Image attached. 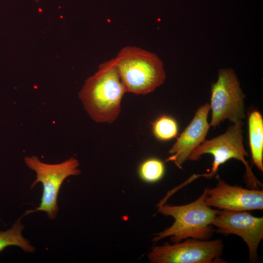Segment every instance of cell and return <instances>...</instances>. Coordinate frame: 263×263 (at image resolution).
<instances>
[{
	"instance_id": "8992f818",
	"label": "cell",
	"mask_w": 263,
	"mask_h": 263,
	"mask_svg": "<svg viewBox=\"0 0 263 263\" xmlns=\"http://www.w3.org/2000/svg\"><path fill=\"white\" fill-rule=\"evenodd\" d=\"M223 248L220 239L189 238L183 242L154 246L148 257L152 263H225L221 258Z\"/></svg>"
},
{
	"instance_id": "8fae6325",
	"label": "cell",
	"mask_w": 263,
	"mask_h": 263,
	"mask_svg": "<svg viewBox=\"0 0 263 263\" xmlns=\"http://www.w3.org/2000/svg\"><path fill=\"white\" fill-rule=\"evenodd\" d=\"M249 147L253 164L263 171V119L258 110L250 113L248 118Z\"/></svg>"
},
{
	"instance_id": "5b68a950",
	"label": "cell",
	"mask_w": 263,
	"mask_h": 263,
	"mask_svg": "<svg viewBox=\"0 0 263 263\" xmlns=\"http://www.w3.org/2000/svg\"><path fill=\"white\" fill-rule=\"evenodd\" d=\"M24 162L29 169L36 173V179L31 188L40 182L43 186L42 196L38 207L34 210H28L26 214L35 211H44L48 218L54 219L58 210L57 197L61 186L67 177L77 176L81 173L78 168L79 162L74 157L56 164L43 163L36 156H26Z\"/></svg>"
},
{
	"instance_id": "52a82bcc",
	"label": "cell",
	"mask_w": 263,
	"mask_h": 263,
	"mask_svg": "<svg viewBox=\"0 0 263 263\" xmlns=\"http://www.w3.org/2000/svg\"><path fill=\"white\" fill-rule=\"evenodd\" d=\"M244 97L234 71L219 70L217 80L211 86L210 127L215 128L226 119L233 123L242 121L244 117Z\"/></svg>"
},
{
	"instance_id": "9c48e42d",
	"label": "cell",
	"mask_w": 263,
	"mask_h": 263,
	"mask_svg": "<svg viewBox=\"0 0 263 263\" xmlns=\"http://www.w3.org/2000/svg\"><path fill=\"white\" fill-rule=\"evenodd\" d=\"M217 184L207 188L205 202L209 207L229 211L263 209V191L231 186L217 175Z\"/></svg>"
},
{
	"instance_id": "6da1fadb",
	"label": "cell",
	"mask_w": 263,
	"mask_h": 263,
	"mask_svg": "<svg viewBox=\"0 0 263 263\" xmlns=\"http://www.w3.org/2000/svg\"><path fill=\"white\" fill-rule=\"evenodd\" d=\"M126 93L113 58L99 65L97 71L85 81L78 96L93 120L111 124L119 115Z\"/></svg>"
},
{
	"instance_id": "5bb4252c",
	"label": "cell",
	"mask_w": 263,
	"mask_h": 263,
	"mask_svg": "<svg viewBox=\"0 0 263 263\" xmlns=\"http://www.w3.org/2000/svg\"><path fill=\"white\" fill-rule=\"evenodd\" d=\"M165 173L163 162L156 158L145 160L140 165L138 174L140 178L147 183H152L159 181Z\"/></svg>"
},
{
	"instance_id": "30bf717a",
	"label": "cell",
	"mask_w": 263,
	"mask_h": 263,
	"mask_svg": "<svg viewBox=\"0 0 263 263\" xmlns=\"http://www.w3.org/2000/svg\"><path fill=\"white\" fill-rule=\"evenodd\" d=\"M210 110L208 103L198 109L190 123L169 150L171 155L166 162H172L178 168H182L192 151L205 140L210 128L207 122Z\"/></svg>"
},
{
	"instance_id": "7a4b0ae2",
	"label": "cell",
	"mask_w": 263,
	"mask_h": 263,
	"mask_svg": "<svg viewBox=\"0 0 263 263\" xmlns=\"http://www.w3.org/2000/svg\"><path fill=\"white\" fill-rule=\"evenodd\" d=\"M207 188L195 201L181 206L165 204L157 207L161 214L171 216L173 224L165 230L154 234L152 241L157 242L169 237L173 243L189 238L208 240L214 230L212 222L219 210H214L205 202Z\"/></svg>"
},
{
	"instance_id": "277c9868",
	"label": "cell",
	"mask_w": 263,
	"mask_h": 263,
	"mask_svg": "<svg viewBox=\"0 0 263 263\" xmlns=\"http://www.w3.org/2000/svg\"><path fill=\"white\" fill-rule=\"evenodd\" d=\"M243 125L242 121L233 123L224 133L210 140L205 139L190 154L188 160L197 161L204 154H211L213 161L210 172L193 175L184 183L174 188V190L178 191L200 177L213 178L216 175L219 167L232 158L244 164L245 167L244 179L248 187L252 189H259L258 187H262L263 184L252 172L245 160V157L248 154L244 150L243 142Z\"/></svg>"
},
{
	"instance_id": "ba28073f",
	"label": "cell",
	"mask_w": 263,
	"mask_h": 263,
	"mask_svg": "<svg viewBox=\"0 0 263 263\" xmlns=\"http://www.w3.org/2000/svg\"><path fill=\"white\" fill-rule=\"evenodd\" d=\"M216 232L235 234L247 245L251 263L257 261L258 246L263 239V218L253 216L248 211H219L212 224Z\"/></svg>"
},
{
	"instance_id": "7c38bea8",
	"label": "cell",
	"mask_w": 263,
	"mask_h": 263,
	"mask_svg": "<svg viewBox=\"0 0 263 263\" xmlns=\"http://www.w3.org/2000/svg\"><path fill=\"white\" fill-rule=\"evenodd\" d=\"M24 228V226L21 224L20 218L10 229L4 231H0V252L6 247L16 246L25 252L33 253L36 249L35 247L22 236V231Z\"/></svg>"
},
{
	"instance_id": "4fadbf2b",
	"label": "cell",
	"mask_w": 263,
	"mask_h": 263,
	"mask_svg": "<svg viewBox=\"0 0 263 263\" xmlns=\"http://www.w3.org/2000/svg\"><path fill=\"white\" fill-rule=\"evenodd\" d=\"M153 134L158 140L166 141L174 138L178 134V126L171 116L162 115L151 123Z\"/></svg>"
},
{
	"instance_id": "3957f363",
	"label": "cell",
	"mask_w": 263,
	"mask_h": 263,
	"mask_svg": "<svg viewBox=\"0 0 263 263\" xmlns=\"http://www.w3.org/2000/svg\"><path fill=\"white\" fill-rule=\"evenodd\" d=\"M114 58L127 93L148 94L165 81L163 63L154 53L137 46H127Z\"/></svg>"
}]
</instances>
